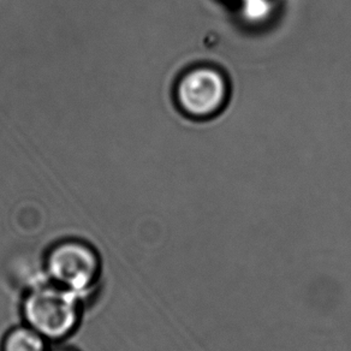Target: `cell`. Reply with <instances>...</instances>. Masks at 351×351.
<instances>
[{"label": "cell", "instance_id": "1", "mask_svg": "<svg viewBox=\"0 0 351 351\" xmlns=\"http://www.w3.org/2000/svg\"><path fill=\"white\" fill-rule=\"evenodd\" d=\"M23 315L27 326L45 339H63L77 326L78 296L58 285L33 289L25 298Z\"/></svg>", "mask_w": 351, "mask_h": 351}, {"label": "cell", "instance_id": "2", "mask_svg": "<svg viewBox=\"0 0 351 351\" xmlns=\"http://www.w3.org/2000/svg\"><path fill=\"white\" fill-rule=\"evenodd\" d=\"M49 277L78 298L93 288L100 274L98 254L80 241H65L49 250L46 258Z\"/></svg>", "mask_w": 351, "mask_h": 351}, {"label": "cell", "instance_id": "3", "mask_svg": "<svg viewBox=\"0 0 351 351\" xmlns=\"http://www.w3.org/2000/svg\"><path fill=\"white\" fill-rule=\"evenodd\" d=\"M226 82L215 69L200 68L186 73L178 87L182 108L193 116H208L219 110L226 98Z\"/></svg>", "mask_w": 351, "mask_h": 351}, {"label": "cell", "instance_id": "4", "mask_svg": "<svg viewBox=\"0 0 351 351\" xmlns=\"http://www.w3.org/2000/svg\"><path fill=\"white\" fill-rule=\"evenodd\" d=\"M1 351H46V339L32 327H17L6 335Z\"/></svg>", "mask_w": 351, "mask_h": 351}, {"label": "cell", "instance_id": "5", "mask_svg": "<svg viewBox=\"0 0 351 351\" xmlns=\"http://www.w3.org/2000/svg\"><path fill=\"white\" fill-rule=\"evenodd\" d=\"M57 351H69V350H57Z\"/></svg>", "mask_w": 351, "mask_h": 351}]
</instances>
